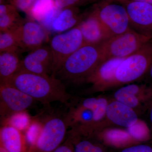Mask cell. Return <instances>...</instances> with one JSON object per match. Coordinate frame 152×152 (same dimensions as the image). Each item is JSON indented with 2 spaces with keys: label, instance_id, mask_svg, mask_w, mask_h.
I'll return each mask as SVG.
<instances>
[{
  "label": "cell",
  "instance_id": "obj_7",
  "mask_svg": "<svg viewBox=\"0 0 152 152\" xmlns=\"http://www.w3.org/2000/svg\"><path fill=\"white\" fill-rule=\"evenodd\" d=\"M84 45L81 32L77 26L53 37L50 44L53 59L51 75H54L64 61Z\"/></svg>",
  "mask_w": 152,
  "mask_h": 152
},
{
  "label": "cell",
  "instance_id": "obj_34",
  "mask_svg": "<svg viewBox=\"0 0 152 152\" xmlns=\"http://www.w3.org/2000/svg\"><path fill=\"white\" fill-rule=\"evenodd\" d=\"M148 73L149 75V76L151 79L152 80V64L148 72Z\"/></svg>",
  "mask_w": 152,
  "mask_h": 152
},
{
  "label": "cell",
  "instance_id": "obj_10",
  "mask_svg": "<svg viewBox=\"0 0 152 152\" xmlns=\"http://www.w3.org/2000/svg\"><path fill=\"white\" fill-rule=\"evenodd\" d=\"M53 54L50 45H44L30 51L22 60L19 71L44 75H51Z\"/></svg>",
  "mask_w": 152,
  "mask_h": 152
},
{
  "label": "cell",
  "instance_id": "obj_9",
  "mask_svg": "<svg viewBox=\"0 0 152 152\" xmlns=\"http://www.w3.org/2000/svg\"><path fill=\"white\" fill-rule=\"evenodd\" d=\"M121 3L127 11L131 28L152 40V4L134 1Z\"/></svg>",
  "mask_w": 152,
  "mask_h": 152
},
{
  "label": "cell",
  "instance_id": "obj_14",
  "mask_svg": "<svg viewBox=\"0 0 152 152\" xmlns=\"http://www.w3.org/2000/svg\"><path fill=\"white\" fill-rule=\"evenodd\" d=\"M77 26L81 32L85 44L99 45L112 37L92 10L85 14Z\"/></svg>",
  "mask_w": 152,
  "mask_h": 152
},
{
  "label": "cell",
  "instance_id": "obj_23",
  "mask_svg": "<svg viewBox=\"0 0 152 152\" xmlns=\"http://www.w3.org/2000/svg\"><path fill=\"white\" fill-rule=\"evenodd\" d=\"M23 51L13 31L0 32V53L12 52L20 53Z\"/></svg>",
  "mask_w": 152,
  "mask_h": 152
},
{
  "label": "cell",
  "instance_id": "obj_32",
  "mask_svg": "<svg viewBox=\"0 0 152 152\" xmlns=\"http://www.w3.org/2000/svg\"><path fill=\"white\" fill-rule=\"evenodd\" d=\"M115 1L120 3H124L125 2L130 1H134L142 2L148 3V4H152V0H115Z\"/></svg>",
  "mask_w": 152,
  "mask_h": 152
},
{
  "label": "cell",
  "instance_id": "obj_6",
  "mask_svg": "<svg viewBox=\"0 0 152 152\" xmlns=\"http://www.w3.org/2000/svg\"><path fill=\"white\" fill-rule=\"evenodd\" d=\"M112 37L131 29L130 22L124 5L115 1L96 3L92 10Z\"/></svg>",
  "mask_w": 152,
  "mask_h": 152
},
{
  "label": "cell",
  "instance_id": "obj_20",
  "mask_svg": "<svg viewBox=\"0 0 152 152\" xmlns=\"http://www.w3.org/2000/svg\"><path fill=\"white\" fill-rule=\"evenodd\" d=\"M66 136L72 141L74 152H106L103 146L93 137L82 135L71 130Z\"/></svg>",
  "mask_w": 152,
  "mask_h": 152
},
{
  "label": "cell",
  "instance_id": "obj_13",
  "mask_svg": "<svg viewBox=\"0 0 152 152\" xmlns=\"http://www.w3.org/2000/svg\"><path fill=\"white\" fill-rule=\"evenodd\" d=\"M125 58H112L103 61L86 80L92 84V88L100 91L113 86L117 69Z\"/></svg>",
  "mask_w": 152,
  "mask_h": 152
},
{
  "label": "cell",
  "instance_id": "obj_4",
  "mask_svg": "<svg viewBox=\"0 0 152 152\" xmlns=\"http://www.w3.org/2000/svg\"><path fill=\"white\" fill-rule=\"evenodd\" d=\"M41 123L42 130L37 140L27 152H53L66 137L69 127L66 114L49 116Z\"/></svg>",
  "mask_w": 152,
  "mask_h": 152
},
{
  "label": "cell",
  "instance_id": "obj_17",
  "mask_svg": "<svg viewBox=\"0 0 152 152\" xmlns=\"http://www.w3.org/2000/svg\"><path fill=\"white\" fill-rule=\"evenodd\" d=\"M84 15L80 14L77 7L63 9L53 22L51 31L61 33L75 27L82 20Z\"/></svg>",
  "mask_w": 152,
  "mask_h": 152
},
{
  "label": "cell",
  "instance_id": "obj_29",
  "mask_svg": "<svg viewBox=\"0 0 152 152\" xmlns=\"http://www.w3.org/2000/svg\"><path fill=\"white\" fill-rule=\"evenodd\" d=\"M120 152H152V144H140L124 148Z\"/></svg>",
  "mask_w": 152,
  "mask_h": 152
},
{
  "label": "cell",
  "instance_id": "obj_35",
  "mask_svg": "<svg viewBox=\"0 0 152 152\" xmlns=\"http://www.w3.org/2000/svg\"><path fill=\"white\" fill-rule=\"evenodd\" d=\"M0 152H8L2 146L0 145Z\"/></svg>",
  "mask_w": 152,
  "mask_h": 152
},
{
  "label": "cell",
  "instance_id": "obj_26",
  "mask_svg": "<svg viewBox=\"0 0 152 152\" xmlns=\"http://www.w3.org/2000/svg\"><path fill=\"white\" fill-rule=\"evenodd\" d=\"M42 128L41 122L34 120L32 121L28 127L25 131L24 136L27 145L28 150L35 144L40 134Z\"/></svg>",
  "mask_w": 152,
  "mask_h": 152
},
{
  "label": "cell",
  "instance_id": "obj_30",
  "mask_svg": "<svg viewBox=\"0 0 152 152\" xmlns=\"http://www.w3.org/2000/svg\"><path fill=\"white\" fill-rule=\"evenodd\" d=\"M53 152H74L73 145L70 139L66 136L65 140Z\"/></svg>",
  "mask_w": 152,
  "mask_h": 152
},
{
  "label": "cell",
  "instance_id": "obj_12",
  "mask_svg": "<svg viewBox=\"0 0 152 152\" xmlns=\"http://www.w3.org/2000/svg\"><path fill=\"white\" fill-rule=\"evenodd\" d=\"M114 99L126 105L134 110L144 106L148 108L152 102V86L145 84H131L117 90Z\"/></svg>",
  "mask_w": 152,
  "mask_h": 152
},
{
  "label": "cell",
  "instance_id": "obj_22",
  "mask_svg": "<svg viewBox=\"0 0 152 152\" xmlns=\"http://www.w3.org/2000/svg\"><path fill=\"white\" fill-rule=\"evenodd\" d=\"M55 7L54 0H37L28 16L40 23Z\"/></svg>",
  "mask_w": 152,
  "mask_h": 152
},
{
  "label": "cell",
  "instance_id": "obj_24",
  "mask_svg": "<svg viewBox=\"0 0 152 152\" xmlns=\"http://www.w3.org/2000/svg\"><path fill=\"white\" fill-rule=\"evenodd\" d=\"M107 143L114 146L121 147L129 145L135 140L131 134L112 131L106 133L104 137Z\"/></svg>",
  "mask_w": 152,
  "mask_h": 152
},
{
  "label": "cell",
  "instance_id": "obj_33",
  "mask_svg": "<svg viewBox=\"0 0 152 152\" xmlns=\"http://www.w3.org/2000/svg\"><path fill=\"white\" fill-rule=\"evenodd\" d=\"M115 0H88V4L91 3H97L102 1H115Z\"/></svg>",
  "mask_w": 152,
  "mask_h": 152
},
{
  "label": "cell",
  "instance_id": "obj_18",
  "mask_svg": "<svg viewBox=\"0 0 152 152\" xmlns=\"http://www.w3.org/2000/svg\"><path fill=\"white\" fill-rule=\"evenodd\" d=\"M19 54L16 52L0 53V84L8 83L19 70L22 60Z\"/></svg>",
  "mask_w": 152,
  "mask_h": 152
},
{
  "label": "cell",
  "instance_id": "obj_8",
  "mask_svg": "<svg viewBox=\"0 0 152 152\" xmlns=\"http://www.w3.org/2000/svg\"><path fill=\"white\" fill-rule=\"evenodd\" d=\"M34 99L9 84H0V115L2 123L14 114L26 111Z\"/></svg>",
  "mask_w": 152,
  "mask_h": 152
},
{
  "label": "cell",
  "instance_id": "obj_3",
  "mask_svg": "<svg viewBox=\"0 0 152 152\" xmlns=\"http://www.w3.org/2000/svg\"><path fill=\"white\" fill-rule=\"evenodd\" d=\"M152 64V41L125 58L117 69L114 86L129 83L148 73Z\"/></svg>",
  "mask_w": 152,
  "mask_h": 152
},
{
  "label": "cell",
  "instance_id": "obj_19",
  "mask_svg": "<svg viewBox=\"0 0 152 152\" xmlns=\"http://www.w3.org/2000/svg\"><path fill=\"white\" fill-rule=\"evenodd\" d=\"M14 6L10 4L0 5V32L14 31L25 22Z\"/></svg>",
  "mask_w": 152,
  "mask_h": 152
},
{
  "label": "cell",
  "instance_id": "obj_5",
  "mask_svg": "<svg viewBox=\"0 0 152 152\" xmlns=\"http://www.w3.org/2000/svg\"><path fill=\"white\" fill-rule=\"evenodd\" d=\"M151 40L131 28L100 44L103 60L127 58L137 51Z\"/></svg>",
  "mask_w": 152,
  "mask_h": 152
},
{
  "label": "cell",
  "instance_id": "obj_2",
  "mask_svg": "<svg viewBox=\"0 0 152 152\" xmlns=\"http://www.w3.org/2000/svg\"><path fill=\"white\" fill-rule=\"evenodd\" d=\"M100 45L85 44L68 58L52 75L72 83L86 82L87 78L103 61Z\"/></svg>",
  "mask_w": 152,
  "mask_h": 152
},
{
  "label": "cell",
  "instance_id": "obj_25",
  "mask_svg": "<svg viewBox=\"0 0 152 152\" xmlns=\"http://www.w3.org/2000/svg\"><path fill=\"white\" fill-rule=\"evenodd\" d=\"M31 122L29 115L26 111L12 115L2 124L3 125H10L22 131H26Z\"/></svg>",
  "mask_w": 152,
  "mask_h": 152
},
{
  "label": "cell",
  "instance_id": "obj_27",
  "mask_svg": "<svg viewBox=\"0 0 152 152\" xmlns=\"http://www.w3.org/2000/svg\"><path fill=\"white\" fill-rule=\"evenodd\" d=\"M9 4L18 10L26 13L28 15L30 11L37 0H8Z\"/></svg>",
  "mask_w": 152,
  "mask_h": 152
},
{
  "label": "cell",
  "instance_id": "obj_21",
  "mask_svg": "<svg viewBox=\"0 0 152 152\" xmlns=\"http://www.w3.org/2000/svg\"><path fill=\"white\" fill-rule=\"evenodd\" d=\"M109 102L104 98H87L82 101L80 105L91 110L94 115V125L92 134L102 120L105 118L106 111Z\"/></svg>",
  "mask_w": 152,
  "mask_h": 152
},
{
  "label": "cell",
  "instance_id": "obj_16",
  "mask_svg": "<svg viewBox=\"0 0 152 152\" xmlns=\"http://www.w3.org/2000/svg\"><path fill=\"white\" fill-rule=\"evenodd\" d=\"M0 145L8 152H27V145L21 131L8 125H3L0 130Z\"/></svg>",
  "mask_w": 152,
  "mask_h": 152
},
{
  "label": "cell",
  "instance_id": "obj_31",
  "mask_svg": "<svg viewBox=\"0 0 152 152\" xmlns=\"http://www.w3.org/2000/svg\"><path fill=\"white\" fill-rule=\"evenodd\" d=\"M148 119L150 129H151V132L152 135V102L151 104L148 107Z\"/></svg>",
  "mask_w": 152,
  "mask_h": 152
},
{
  "label": "cell",
  "instance_id": "obj_11",
  "mask_svg": "<svg viewBox=\"0 0 152 152\" xmlns=\"http://www.w3.org/2000/svg\"><path fill=\"white\" fill-rule=\"evenodd\" d=\"M23 50L31 51L44 45L48 40V31L35 20H25L14 31Z\"/></svg>",
  "mask_w": 152,
  "mask_h": 152
},
{
  "label": "cell",
  "instance_id": "obj_15",
  "mask_svg": "<svg viewBox=\"0 0 152 152\" xmlns=\"http://www.w3.org/2000/svg\"><path fill=\"white\" fill-rule=\"evenodd\" d=\"M106 117L114 124L126 128L132 127L138 121L135 110L115 99L109 102Z\"/></svg>",
  "mask_w": 152,
  "mask_h": 152
},
{
  "label": "cell",
  "instance_id": "obj_1",
  "mask_svg": "<svg viewBox=\"0 0 152 152\" xmlns=\"http://www.w3.org/2000/svg\"><path fill=\"white\" fill-rule=\"evenodd\" d=\"M45 105L59 102L69 105L72 96L65 85L53 75H44L19 71L8 83Z\"/></svg>",
  "mask_w": 152,
  "mask_h": 152
},
{
  "label": "cell",
  "instance_id": "obj_28",
  "mask_svg": "<svg viewBox=\"0 0 152 152\" xmlns=\"http://www.w3.org/2000/svg\"><path fill=\"white\" fill-rule=\"evenodd\" d=\"M55 6L57 8L62 10L71 7L88 4V0H54Z\"/></svg>",
  "mask_w": 152,
  "mask_h": 152
}]
</instances>
